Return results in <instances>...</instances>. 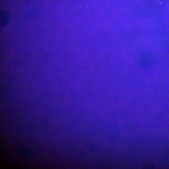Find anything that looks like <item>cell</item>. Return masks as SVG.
<instances>
[{
	"mask_svg": "<svg viewBox=\"0 0 169 169\" xmlns=\"http://www.w3.org/2000/svg\"><path fill=\"white\" fill-rule=\"evenodd\" d=\"M0 22L1 24L4 25L6 24L8 20V17L7 13L4 12H1L0 14Z\"/></svg>",
	"mask_w": 169,
	"mask_h": 169,
	"instance_id": "1",
	"label": "cell"
}]
</instances>
